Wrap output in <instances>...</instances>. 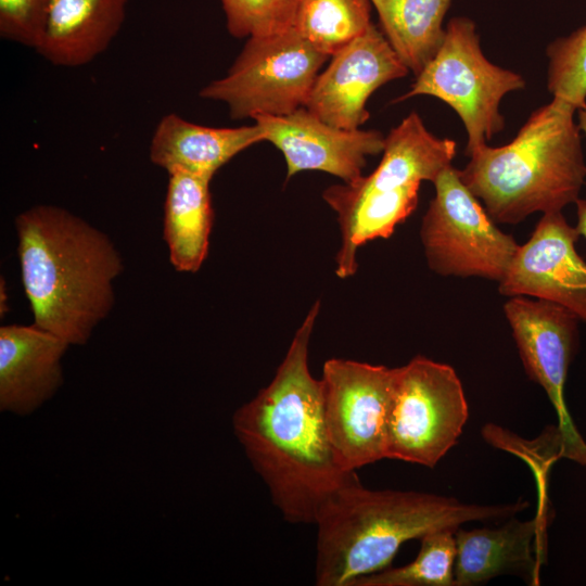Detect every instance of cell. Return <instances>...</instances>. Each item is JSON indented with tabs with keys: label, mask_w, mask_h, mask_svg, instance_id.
<instances>
[{
	"label": "cell",
	"mask_w": 586,
	"mask_h": 586,
	"mask_svg": "<svg viewBox=\"0 0 586 586\" xmlns=\"http://www.w3.org/2000/svg\"><path fill=\"white\" fill-rule=\"evenodd\" d=\"M320 311L317 301L295 331L271 381L232 416L234 435L273 506L292 524H314L320 508L343 486L358 481L330 444L322 384L308 365Z\"/></svg>",
	"instance_id": "6da1fadb"
},
{
	"label": "cell",
	"mask_w": 586,
	"mask_h": 586,
	"mask_svg": "<svg viewBox=\"0 0 586 586\" xmlns=\"http://www.w3.org/2000/svg\"><path fill=\"white\" fill-rule=\"evenodd\" d=\"M21 278L34 324L84 345L114 304L123 270L111 239L54 205L33 206L15 218Z\"/></svg>",
	"instance_id": "7a4b0ae2"
},
{
	"label": "cell",
	"mask_w": 586,
	"mask_h": 586,
	"mask_svg": "<svg viewBox=\"0 0 586 586\" xmlns=\"http://www.w3.org/2000/svg\"><path fill=\"white\" fill-rule=\"evenodd\" d=\"M518 499L504 505L462 502L413 491H373L360 481L340 488L319 510L315 584L353 586L391 566L402 545L440 528L474 521L505 520L526 509Z\"/></svg>",
	"instance_id": "3957f363"
},
{
	"label": "cell",
	"mask_w": 586,
	"mask_h": 586,
	"mask_svg": "<svg viewBox=\"0 0 586 586\" xmlns=\"http://www.w3.org/2000/svg\"><path fill=\"white\" fill-rule=\"evenodd\" d=\"M576 112L552 98L512 141L486 143L469 154L458 174L496 222L517 225L534 213L562 212L579 199L586 164Z\"/></svg>",
	"instance_id": "277c9868"
},
{
	"label": "cell",
	"mask_w": 586,
	"mask_h": 586,
	"mask_svg": "<svg viewBox=\"0 0 586 586\" xmlns=\"http://www.w3.org/2000/svg\"><path fill=\"white\" fill-rule=\"evenodd\" d=\"M382 158L367 176L333 184L322 198L336 214L341 244L335 273L355 275L357 251L369 241L388 238L417 207L422 181L440 176L456 155V142L438 138L411 112L385 137Z\"/></svg>",
	"instance_id": "5b68a950"
},
{
	"label": "cell",
	"mask_w": 586,
	"mask_h": 586,
	"mask_svg": "<svg viewBox=\"0 0 586 586\" xmlns=\"http://www.w3.org/2000/svg\"><path fill=\"white\" fill-rule=\"evenodd\" d=\"M445 29L436 55L416 76L410 90L395 101L426 94L447 103L464 125V152L469 156L504 129L500 101L507 93L523 89L525 80L487 60L472 20L453 17Z\"/></svg>",
	"instance_id": "8992f818"
},
{
	"label": "cell",
	"mask_w": 586,
	"mask_h": 586,
	"mask_svg": "<svg viewBox=\"0 0 586 586\" xmlns=\"http://www.w3.org/2000/svg\"><path fill=\"white\" fill-rule=\"evenodd\" d=\"M468 418V402L455 369L418 355L396 368L385 459L432 469L457 444Z\"/></svg>",
	"instance_id": "52a82bcc"
},
{
	"label": "cell",
	"mask_w": 586,
	"mask_h": 586,
	"mask_svg": "<svg viewBox=\"0 0 586 586\" xmlns=\"http://www.w3.org/2000/svg\"><path fill=\"white\" fill-rule=\"evenodd\" d=\"M328 58L294 27L250 37L228 73L200 95L226 103L232 119L288 115L305 106Z\"/></svg>",
	"instance_id": "ba28073f"
},
{
	"label": "cell",
	"mask_w": 586,
	"mask_h": 586,
	"mask_svg": "<svg viewBox=\"0 0 586 586\" xmlns=\"http://www.w3.org/2000/svg\"><path fill=\"white\" fill-rule=\"evenodd\" d=\"M433 183L435 196L420 228L429 268L443 277L499 282L519 247L514 238L496 226L453 165Z\"/></svg>",
	"instance_id": "9c48e42d"
},
{
	"label": "cell",
	"mask_w": 586,
	"mask_h": 586,
	"mask_svg": "<svg viewBox=\"0 0 586 586\" xmlns=\"http://www.w3.org/2000/svg\"><path fill=\"white\" fill-rule=\"evenodd\" d=\"M396 368L344 358L322 367L323 416L339 463L347 471L385 459Z\"/></svg>",
	"instance_id": "30bf717a"
},
{
	"label": "cell",
	"mask_w": 586,
	"mask_h": 586,
	"mask_svg": "<svg viewBox=\"0 0 586 586\" xmlns=\"http://www.w3.org/2000/svg\"><path fill=\"white\" fill-rule=\"evenodd\" d=\"M524 369L546 392L558 418L561 457L586 468V443L564 397L569 367L578 347V317L548 301L512 296L504 305Z\"/></svg>",
	"instance_id": "8fae6325"
},
{
	"label": "cell",
	"mask_w": 586,
	"mask_h": 586,
	"mask_svg": "<svg viewBox=\"0 0 586 586\" xmlns=\"http://www.w3.org/2000/svg\"><path fill=\"white\" fill-rule=\"evenodd\" d=\"M578 237L562 212L543 214L498 282L499 293L556 303L586 323V262L575 247Z\"/></svg>",
	"instance_id": "7c38bea8"
},
{
	"label": "cell",
	"mask_w": 586,
	"mask_h": 586,
	"mask_svg": "<svg viewBox=\"0 0 586 586\" xmlns=\"http://www.w3.org/2000/svg\"><path fill=\"white\" fill-rule=\"evenodd\" d=\"M305 107L324 123L357 129L370 114L366 103L386 82L408 75L383 33L374 25L331 56Z\"/></svg>",
	"instance_id": "4fadbf2b"
},
{
	"label": "cell",
	"mask_w": 586,
	"mask_h": 586,
	"mask_svg": "<svg viewBox=\"0 0 586 586\" xmlns=\"http://www.w3.org/2000/svg\"><path fill=\"white\" fill-rule=\"evenodd\" d=\"M265 136L281 151L286 179L305 170L333 175L343 182L362 176L367 156L383 152L385 137L378 130L343 129L331 126L305 106L283 116L253 118Z\"/></svg>",
	"instance_id": "5bb4252c"
},
{
	"label": "cell",
	"mask_w": 586,
	"mask_h": 586,
	"mask_svg": "<svg viewBox=\"0 0 586 586\" xmlns=\"http://www.w3.org/2000/svg\"><path fill=\"white\" fill-rule=\"evenodd\" d=\"M71 345L37 327L0 328V409L27 416L63 384L61 360Z\"/></svg>",
	"instance_id": "9a60e30c"
},
{
	"label": "cell",
	"mask_w": 586,
	"mask_h": 586,
	"mask_svg": "<svg viewBox=\"0 0 586 586\" xmlns=\"http://www.w3.org/2000/svg\"><path fill=\"white\" fill-rule=\"evenodd\" d=\"M265 141L258 124L235 128L208 127L170 113L157 124L150 160L167 173L186 171L212 179L237 154Z\"/></svg>",
	"instance_id": "2e32d148"
},
{
	"label": "cell",
	"mask_w": 586,
	"mask_h": 586,
	"mask_svg": "<svg viewBox=\"0 0 586 586\" xmlns=\"http://www.w3.org/2000/svg\"><path fill=\"white\" fill-rule=\"evenodd\" d=\"M128 0H49L37 52L55 66L86 65L118 34Z\"/></svg>",
	"instance_id": "e0dca14e"
},
{
	"label": "cell",
	"mask_w": 586,
	"mask_h": 586,
	"mask_svg": "<svg viewBox=\"0 0 586 586\" xmlns=\"http://www.w3.org/2000/svg\"><path fill=\"white\" fill-rule=\"evenodd\" d=\"M547 511L525 521L513 517L496 527L455 531V586H471L509 572L535 576L534 544L545 528Z\"/></svg>",
	"instance_id": "ac0fdd59"
},
{
	"label": "cell",
	"mask_w": 586,
	"mask_h": 586,
	"mask_svg": "<svg viewBox=\"0 0 586 586\" xmlns=\"http://www.w3.org/2000/svg\"><path fill=\"white\" fill-rule=\"evenodd\" d=\"M164 205V239L169 260L180 272H195L206 259L214 221L212 179L186 173L168 174Z\"/></svg>",
	"instance_id": "d6986e66"
},
{
	"label": "cell",
	"mask_w": 586,
	"mask_h": 586,
	"mask_svg": "<svg viewBox=\"0 0 586 586\" xmlns=\"http://www.w3.org/2000/svg\"><path fill=\"white\" fill-rule=\"evenodd\" d=\"M381 31L404 65L416 76L440 50L445 15L453 0H370Z\"/></svg>",
	"instance_id": "ffe728a7"
},
{
	"label": "cell",
	"mask_w": 586,
	"mask_h": 586,
	"mask_svg": "<svg viewBox=\"0 0 586 586\" xmlns=\"http://www.w3.org/2000/svg\"><path fill=\"white\" fill-rule=\"evenodd\" d=\"M370 0H300L294 28L328 56L371 26Z\"/></svg>",
	"instance_id": "44dd1931"
},
{
	"label": "cell",
	"mask_w": 586,
	"mask_h": 586,
	"mask_svg": "<svg viewBox=\"0 0 586 586\" xmlns=\"http://www.w3.org/2000/svg\"><path fill=\"white\" fill-rule=\"evenodd\" d=\"M456 530L426 533L413 561L360 577L353 586H455Z\"/></svg>",
	"instance_id": "7402d4cb"
},
{
	"label": "cell",
	"mask_w": 586,
	"mask_h": 586,
	"mask_svg": "<svg viewBox=\"0 0 586 586\" xmlns=\"http://www.w3.org/2000/svg\"><path fill=\"white\" fill-rule=\"evenodd\" d=\"M547 88L576 110L586 105V25L551 41L547 49Z\"/></svg>",
	"instance_id": "603a6c76"
},
{
	"label": "cell",
	"mask_w": 586,
	"mask_h": 586,
	"mask_svg": "<svg viewBox=\"0 0 586 586\" xmlns=\"http://www.w3.org/2000/svg\"><path fill=\"white\" fill-rule=\"evenodd\" d=\"M300 0H220L228 31L235 38L263 37L294 26Z\"/></svg>",
	"instance_id": "cb8c5ba5"
},
{
	"label": "cell",
	"mask_w": 586,
	"mask_h": 586,
	"mask_svg": "<svg viewBox=\"0 0 586 586\" xmlns=\"http://www.w3.org/2000/svg\"><path fill=\"white\" fill-rule=\"evenodd\" d=\"M49 0H0V36L37 50L47 22Z\"/></svg>",
	"instance_id": "d4e9b609"
},
{
	"label": "cell",
	"mask_w": 586,
	"mask_h": 586,
	"mask_svg": "<svg viewBox=\"0 0 586 586\" xmlns=\"http://www.w3.org/2000/svg\"><path fill=\"white\" fill-rule=\"evenodd\" d=\"M575 204L577 215V224L575 228L578 231L579 235L586 238V200L579 198L575 202Z\"/></svg>",
	"instance_id": "484cf974"
},
{
	"label": "cell",
	"mask_w": 586,
	"mask_h": 586,
	"mask_svg": "<svg viewBox=\"0 0 586 586\" xmlns=\"http://www.w3.org/2000/svg\"><path fill=\"white\" fill-rule=\"evenodd\" d=\"M576 113L579 130L586 136V105L578 109Z\"/></svg>",
	"instance_id": "4316f807"
},
{
	"label": "cell",
	"mask_w": 586,
	"mask_h": 586,
	"mask_svg": "<svg viewBox=\"0 0 586 586\" xmlns=\"http://www.w3.org/2000/svg\"><path fill=\"white\" fill-rule=\"evenodd\" d=\"M1 305H0V311H1V316L3 315V313L5 314L8 311V307H7V292H5V283L3 282V280L1 279Z\"/></svg>",
	"instance_id": "83f0119b"
}]
</instances>
